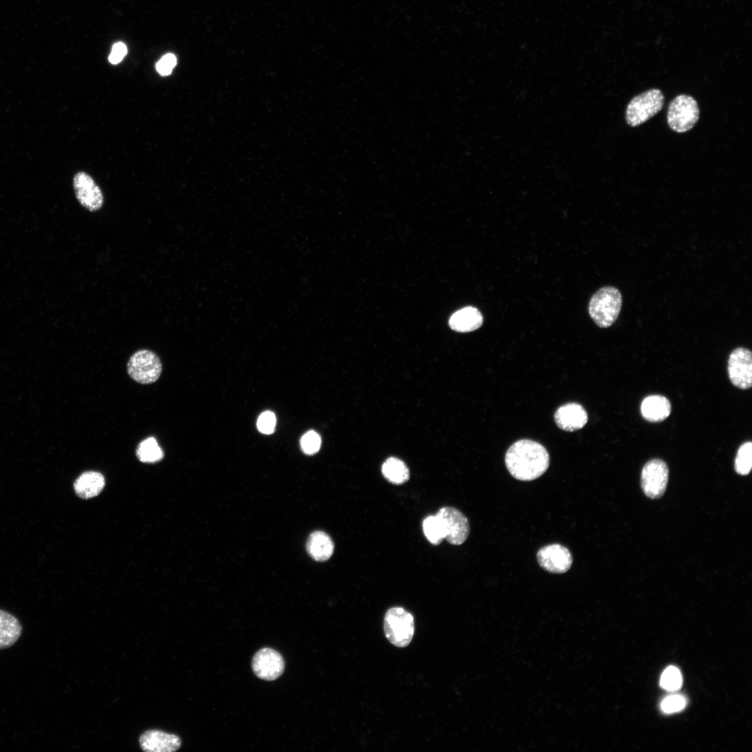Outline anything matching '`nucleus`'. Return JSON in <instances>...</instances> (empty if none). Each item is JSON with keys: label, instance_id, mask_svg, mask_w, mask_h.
<instances>
[{"label": "nucleus", "instance_id": "f257e3e1", "mask_svg": "<svg viewBox=\"0 0 752 752\" xmlns=\"http://www.w3.org/2000/svg\"><path fill=\"white\" fill-rule=\"evenodd\" d=\"M505 463L509 473L515 478L530 481L539 478L547 471L549 465V455L546 448L538 442L521 439L508 448Z\"/></svg>", "mask_w": 752, "mask_h": 752}, {"label": "nucleus", "instance_id": "f03ea898", "mask_svg": "<svg viewBox=\"0 0 752 752\" xmlns=\"http://www.w3.org/2000/svg\"><path fill=\"white\" fill-rule=\"evenodd\" d=\"M622 306V295L615 287L605 286L591 297L588 313L594 322L601 328L611 326L617 320Z\"/></svg>", "mask_w": 752, "mask_h": 752}, {"label": "nucleus", "instance_id": "7ed1b4c3", "mask_svg": "<svg viewBox=\"0 0 752 752\" xmlns=\"http://www.w3.org/2000/svg\"><path fill=\"white\" fill-rule=\"evenodd\" d=\"M384 632L391 644L398 648L407 647L414 634L413 616L402 607L390 608L384 618Z\"/></svg>", "mask_w": 752, "mask_h": 752}, {"label": "nucleus", "instance_id": "20e7f679", "mask_svg": "<svg viewBox=\"0 0 752 752\" xmlns=\"http://www.w3.org/2000/svg\"><path fill=\"white\" fill-rule=\"evenodd\" d=\"M664 103L663 93L657 88L648 90L633 97L625 113L627 123L637 127L661 111Z\"/></svg>", "mask_w": 752, "mask_h": 752}, {"label": "nucleus", "instance_id": "39448f33", "mask_svg": "<svg viewBox=\"0 0 752 752\" xmlns=\"http://www.w3.org/2000/svg\"><path fill=\"white\" fill-rule=\"evenodd\" d=\"M699 114L696 100L692 96L681 94L676 96L668 106L667 123L672 130L684 133L694 127L699 119Z\"/></svg>", "mask_w": 752, "mask_h": 752}, {"label": "nucleus", "instance_id": "423d86ee", "mask_svg": "<svg viewBox=\"0 0 752 752\" xmlns=\"http://www.w3.org/2000/svg\"><path fill=\"white\" fill-rule=\"evenodd\" d=\"M129 376L136 382L150 384L155 382L161 375L162 364L158 355L149 350H139L134 352L127 363Z\"/></svg>", "mask_w": 752, "mask_h": 752}, {"label": "nucleus", "instance_id": "0eeeda50", "mask_svg": "<svg viewBox=\"0 0 752 752\" xmlns=\"http://www.w3.org/2000/svg\"><path fill=\"white\" fill-rule=\"evenodd\" d=\"M641 487L650 499L661 497L666 488L668 469L661 460L652 459L644 465L641 472Z\"/></svg>", "mask_w": 752, "mask_h": 752}, {"label": "nucleus", "instance_id": "6e6552de", "mask_svg": "<svg viewBox=\"0 0 752 752\" xmlns=\"http://www.w3.org/2000/svg\"><path fill=\"white\" fill-rule=\"evenodd\" d=\"M436 515L440 519L445 532V539L451 545L464 543L469 534V524L466 516L453 507H443Z\"/></svg>", "mask_w": 752, "mask_h": 752}, {"label": "nucleus", "instance_id": "1a4fd4ad", "mask_svg": "<svg viewBox=\"0 0 752 752\" xmlns=\"http://www.w3.org/2000/svg\"><path fill=\"white\" fill-rule=\"evenodd\" d=\"M728 377L732 384L741 389H748L752 384V355L744 347L735 349L728 362Z\"/></svg>", "mask_w": 752, "mask_h": 752}, {"label": "nucleus", "instance_id": "9d476101", "mask_svg": "<svg viewBox=\"0 0 752 752\" xmlns=\"http://www.w3.org/2000/svg\"><path fill=\"white\" fill-rule=\"evenodd\" d=\"M75 196L80 205L90 212L102 208L103 194L93 178L84 171L77 172L73 177Z\"/></svg>", "mask_w": 752, "mask_h": 752}, {"label": "nucleus", "instance_id": "9b49d317", "mask_svg": "<svg viewBox=\"0 0 752 752\" xmlns=\"http://www.w3.org/2000/svg\"><path fill=\"white\" fill-rule=\"evenodd\" d=\"M537 560L542 568L556 574L566 572L572 564V556L569 549L557 543L540 549L537 553Z\"/></svg>", "mask_w": 752, "mask_h": 752}, {"label": "nucleus", "instance_id": "f8f14e48", "mask_svg": "<svg viewBox=\"0 0 752 752\" xmlns=\"http://www.w3.org/2000/svg\"><path fill=\"white\" fill-rule=\"evenodd\" d=\"M285 664L281 655L274 649L264 648L253 657L252 668L255 675L264 680H274L281 675Z\"/></svg>", "mask_w": 752, "mask_h": 752}, {"label": "nucleus", "instance_id": "ddd939ff", "mask_svg": "<svg viewBox=\"0 0 752 752\" xmlns=\"http://www.w3.org/2000/svg\"><path fill=\"white\" fill-rule=\"evenodd\" d=\"M181 744L178 735L159 730H147L139 738L140 746L146 752L175 751L180 748Z\"/></svg>", "mask_w": 752, "mask_h": 752}, {"label": "nucleus", "instance_id": "4468645a", "mask_svg": "<svg viewBox=\"0 0 752 752\" xmlns=\"http://www.w3.org/2000/svg\"><path fill=\"white\" fill-rule=\"evenodd\" d=\"M554 420L561 429L573 432L582 428L586 425L588 415L581 405L570 402L561 406L556 410Z\"/></svg>", "mask_w": 752, "mask_h": 752}, {"label": "nucleus", "instance_id": "2eb2a0df", "mask_svg": "<svg viewBox=\"0 0 752 752\" xmlns=\"http://www.w3.org/2000/svg\"><path fill=\"white\" fill-rule=\"evenodd\" d=\"M669 400L660 395H652L645 398L641 405V412L644 419L650 422H660L671 414Z\"/></svg>", "mask_w": 752, "mask_h": 752}, {"label": "nucleus", "instance_id": "dca6fc26", "mask_svg": "<svg viewBox=\"0 0 752 752\" xmlns=\"http://www.w3.org/2000/svg\"><path fill=\"white\" fill-rule=\"evenodd\" d=\"M483 318L474 307L467 306L454 313L449 319L450 327L457 332H470L481 327Z\"/></svg>", "mask_w": 752, "mask_h": 752}, {"label": "nucleus", "instance_id": "f3484780", "mask_svg": "<svg viewBox=\"0 0 752 752\" xmlns=\"http://www.w3.org/2000/svg\"><path fill=\"white\" fill-rule=\"evenodd\" d=\"M105 480L99 472L88 471L81 473L74 483V489L78 496L88 499L97 496L104 487Z\"/></svg>", "mask_w": 752, "mask_h": 752}, {"label": "nucleus", "instance_id": "a211bd4d", "mask_svg": "<svg viewBox=\"0 0 752 752\" xmlns=\"http://www.w3.org/2000/svg\"><path fill=\"white\" fill-rule=\"evenodd\" d=\"M306 549L308 554L317 561H327L333 554L334 545L326 533L317 531L308 538Z\"/></svg>", "mask_w": 752, "mask_h": 752}, {"label": "nucleus", "instance_id": "6ab92c4d", "mask_svg": "<svg viewBox=\"0 0 752 752\" xmlns=\"http://www.w3.org/2000/svg\"><path fill=\"white\" fill-rule=\"evenodd\" d=\"M19 620L11 613L0 609V650L14 645L22 634Z\"/></svg>", "mask_w": 752, "mask_h": 752}, {"label": "nucleus", "instance_id": "aec40b11", "mask_svg": "<svg viewBox=\"0 0 752 752\" xmlns=\"http://www.w3.org/2000/svg\"><path fill=\"white\" fill-rule=\"evenodd\" d=\"M382 472L389 482L395 485H402L409 478L407 466L396 457L388 458L382 464Z\"/></svg>", "mask_w": 752, "mask_h": 752}, {"label": "nucleus", "instance_id": "412c9836", "mask_svg": "<svg viewBox=\"0 0 752 752\" xmlns=\"http://www.w3.org/2000/svg\"><path fill=\"white\" fill-rule=\"evenodd\" d=\"M138 459L145 463H154L162 460L164 453L157 440L150 437L141 441L136 448Z\"/></svg>", "mask_w": 752, "mask_h": 752}, {"label": "nucleus", "instance_id": "4be33fe9", "mask_svg": "<svg viewBox=\"0 0 752 752\" xmlns=\"http://www.w3.org/2000/svg\"><path fill=\"white\" fill-rule=\"evenodd\" d=\"M422 526L425 536L432 545H439L445 539L443 524L437 515L425 517L423 521Z\"/></svg>", "mask_w": 752, "mask_h": 752}, {"label": "nucleus", "instance_id": "5701e85b", "mask_svg": "<svg viewBox=\"0 0 752 752\" xmlns=\"http://www.w3.org/2000/svg\"><path fill=\"white\" fill-rule=\"evenodd\" d=\"M752 467V444L747 441L742 444L735 460V469L738 474L745 476L749 473Z\"/></svg>", "mask_w": 752, "mask_h": 752}, {"label": "nucleus", "instance_id": "b1692460", "mask_svg": "<svg viewBox=\"0 0 752 752\" xmlns=\"http://www.w3.org/2000/svg\"><path fill=\"white\" fill-rule=\"evenodd\" d=\"M682 678L680 671L673 666L666 668L661 676L660 685L668 691L679 689L682 686Z\"/></svg>", "mask_w": 752, "mask_h": 752}, {"label": "nucleus", "instance_id": "393cba45", "mask_svg": "<svg viewBox=\"0 0 752 752\" xmlns=\"http://www.w3.org/2000/svg\"><path fill=\"white\" fill-rule=\"evenodd\" d=\"M300 443L302 451L306 454L311 455L319 451L321 439L317 432L311 430L302 436Z\"/></svg>", "mask_w": 752, "mask_h": 752}, {"label": "nucleus", "instance_id": "a878e982", "mask_svg": "<svg viewBox=\"0 0 752 752\" xmlns=\"http://www.w3.org/2000/svg\"><path fill=\"white\" fill-rule=\"evenodd\" d=\"M686 699L681 695H671L665 698L661 708L665 713H673L682 710L686 705Z\"/></svg>", "mask_w": 752, "mask_h": 752}, {"label": "nucleus", "instance_id": "bb28decb", "mask_svg": "<svg viewBox=\"0 0 752 752\" xmlns=\"http://www.w3.org/2000/svg\"><path fill=\"white\" fill-rule=\"evenodd\" d=\"M276 417L273 412L267 411L262 413L258 418L257 427L264 434H271L274 431Z\"/></svg>", "mask_w": 752, "mask_h": 752}, {"label": "nucleus", "instance_id": "cd10ccee", "mask_svg": "<svg viewBox=\"0 0 752 752\" xmlns=\"http://www.w3.org/2000/svg\"><path fill=\"white\" fill-rule=\"evenodd\" d=\"M176 63L175 56L173 54H167L157 63L156 69L162 76H167L171 73Z\"/></svg>", "mask_w": 752, "mask_h": 752}, {"label": "nucleus", "instance_id": "c85d7f7f", "mask_svg": "<svg viewBox=\"0 0 752 752\" xmlns=\"http://www.w3.org/2000/svg\"><path fill=\"white\" fill-rule=\"evenodd\" d=\"M127 52L126 45L123 42H117L112 47L111 52L109 56V61L112 64L120 63Z\"/></svg>", "mask_w": 752, "mask_h": 752}]
</instances>
